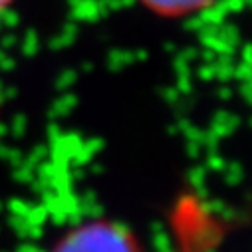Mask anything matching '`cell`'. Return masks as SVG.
<instances>
[{
    "label": "cell",
    "mask_w": 252,
    "mask_h": 252,
    "mask_svg": "<svg viewBox=\"0 0 252 252\" xmlns=\"http://www.w3.org/2000/svg\"><path fill=\"white\" fill-rule=\"evenodd\" d=\"M12 2H14V0H0V14H2V12H4Z\"/></svg>",
    "instance_id": "3"
},
{
    "label": "cell",
    "mask_w": 252,
    "mask_h": 252,
    "mask_svg": "<svg viewBox=\"0 0 252 252\" xmlns=\"http://www.w3.org/2000/svg\"><path fill=\"white\" fill-rule=\"evenodd\" d=\"M135 2L159 18L181 20L213 8L219 0H135Z\"/></svg>",
    "instance_id": "2"
},
{
    "label": "cell",
    "mask_w": 252,
    "mask_h": 252,
    "mask_svg": "<svg viewBox=\"0 0 252 252\" xmlns=\"http://www.w3.org/2000/svg\"><path fill=\"white\" fill-rule=\"evenodd\" d=\"M52 252H143V248L131 228L117 220L95 219L66 232Z\"/></svg>",
    "instance_id": "1"
}]
</instances>
